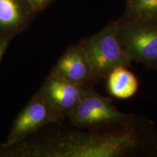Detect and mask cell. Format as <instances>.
I'll list each match as a JSON object with an SVG mask.
<instances>
[{"label": "cell", "instance_id": "6da1fadb", "mask_svg": "<svg viewBox=\"0 0 157 157\" xmlns=\"http://www.w3.org/2000/svg\"><path fill=\"white\" fill-rule=\"evenodd\" d=\"M40 154L61 157L156 156L157 132L151 121L139 117L114 128L76 127Z\"/></svg>", "mask_w": 157, "mask_h": 157}, {"label": "cell", "instance_id": "7a4b0ae2", "mask_svg": "<svg viewBox=\"0 0 157 157\" xmlns=\"http://www.w3.org/2000/svg\"><path fill=\"white\" fill-rule=\"evenodd\" d=\"M67 117L72 126L88 129L124 126L137 117L119 111L111 98L100 95L91 87Z\"/></svg>", "mask_w": 157, "mask_h": 157}, {"label": "cell", "instance_id": "3957f363", "mask_svg": "<svg viewBox=\"0 0 157 157\" xmlns=\"http://www.w3.org/2000/svg\"><path fill=\"white\" fill-rule=\"evenodd\" d=\"M91 65L95 82L106 78L113 68L129 67L132 61L121 48L118 39V21L79 42Z\"/></svg>", "mask_w": 157, "mask_h": 157}, {"label": "cell", "instance_id": "277c9868", "mask_svg": "<svg viewBox=\"0 0 157 157\" xmlns=\"http://www.w3.org/2000/svg\"><path fill=\"white\" fill-rule=\"evenodd\" d=\"M118 39L131 61L154 69L157 63V23L118 21Z\"/></svg>", "mask_w": 157, "mask_h": 157}, {"label": "cell", "instance_id": "5b68a950", "mask_svg": "<svg viewBox=\"0 0 157 157\" xmlns=\"http://www.w3.org/2000/svg\"><path fill=\"white\" fill-rule=\"evenodd\" d=\"M90 87L75 84L52 74L43 87L41 96L60 116H68Z\"/></svg>", "mask_w": 157, "mask_h": 157}, {"label": "cell", "instance_id": "8992f818", "mask_svg": "<svg viewBox=\"0 0 157 157\" xmlns=\"http://www.w3.org/2000/svg\"><path fill=\"white\" fill-rule=\"evenodd\" d=\"M52 74L84 87H90L95 83L89 59L79 42L65 52L57 63Z\"/></svg>", "mask_w": 157, "mask_h": 157}, {"label": "cell", "instance_id": "52a82bcc", "mask_svg": "<svg viewBox=\"0 0 157 157\" xmlns=\"http://www.w3.org/2000/svg\"><path fill=\"white\" fill-rule=\"evenodd\" d=\"M60 118L41 95L36 97L19 116L14 127V134L23 136L36 130L39 127Z\"/></svg>", "mask_w": 157, "mask_h": 157}, {"label": "cell", "instance_id": "ba28073f", "mask_svg": "<svg viewBox=\"0 0 157 157\" xmlns=\"http://www.w3.org/2000/svg\"><path fill=\"white\" fill-rule=\"evenodd\" d=\"M106 78L108 92L115 98L127 99L135 95L138 90V80L125 66L113 68Z\"/></svg>", "mask_w": 157, "mask_h": 157}, {"label": "cell", "instance_id": "9c48e42d", "mask_svg": "<svg viewBox=\"0 0 157 157\" xmlns=\"http://www.w3.org/2000/svg\"><path fill=\"white\" fill-rule=\"evenodd\" d=\"M124 19L157 23V0H127Z\"/></svg>", "mask_w": 157, "mask_h": 157}, {"label": "cell", "instance_id": "30bf717a", "mask_svg": "<svg viewBox=\"0 0 157 157\" xmlns=\"http://www.w3.org/2000/svg\"><path fill=\"white\" fill-rule=\"evenodd\" d=\"M20 18L19 7L15 0H0V24L15 25Z\"/></svg>", "mask_w": 157, "mask_h": 157}, {"label": "cell", "instance_id": "8fae6325", "mask_svg": "<svg viewBox=\"0 0 157 157\" xmlns=\"http://www.w3.org/2000/svg\"><path fill=\"white\" fill-rule=\"evenodd\" d=\"M31 1H32V2L34 3V5L40 6V5H42L43 4L46 3L47 2L49 1V0H31Z\"/></svg>", "mask_w": 157, "mask_h": 157}, {"label": "cell", "instance_id": "7c38bea8", "mask_svg": "<svg viewBox=\"0 0 157 157\" xmlns=\"http://www.w3.org/2000/svg\"><path fill=\"white\" fill-rule=\"evenodd\" d=\"M4 51V47L3 46H0V59H1V57L2 56Z\"/></svg>", "mask_w": 157, "mask_h": 157}, {"label": "cell", "instance_id": "4fadbf2b", "mask_svg": "<svg viewBox=\"0 0 157 157\" xmlns=\"http://www.w3.org/2000/svg\"><path fill=\"white\" fill-rule=\"evenodd\" d=\"M154 69H156V70H157V63H156V66H155Z\"/></svg>", "mask_w": 157, "mask_h": 157}, {"label": "cell", "instance_id": "5bb4252c", "mask_svg": "<svg viewBox=\"0 0 157 157\" xmlns=\"http://www.w3.org/2000/svg\"><path fill=\"white\" fill-rule=\"evenodd\" d=\"M156 156H157V154H156Z\"/></svg>", "mask_w": 157, "mask_h": 157}]
</instances>
